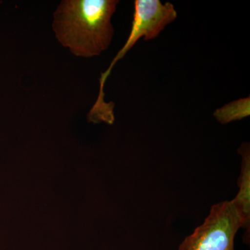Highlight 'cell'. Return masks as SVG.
<instances>
[{"label": "cell", "mask_w": 250, "mask_h": 250, "mask_svg": "<svg viewBox=\"0 0 250 250\" xmlns=\"http://www.w3.org/2000/svg\"><path fill=\"white\" fill-rule=\"evenodd\" d=\"M242 156L241 170L238 178L239 190L232 202L241 216L243 227L246 229L245 239L250 242V152L248 143H243L239 149Z\"/></svg>", "instance_id": "4"}, {"label": "cell", "mask_w": 250, "mask_h": 250, "mask_svg": "<svg viewBox=\"0 0 250 250\" xmlns=\"http://www.w3.org/2000/svg\"><path fill=\"white\" fill-rule=\"evenodd\" d=\"M129 35L121 50L113 58L106 71L100 78V90L98 99L88 113V119L95 123L113 124L115 121L114 104L104 101L105 82L111 74L116 62L125 57L126 52L139 39L152 40L159 36L167 24L175 21L177 12L170 2L162 3L160 0H136Z\"/></svg>", "instance_id": "2"}, {"label": "cell", "mask_w": 250, "mask_h": 250, "mask_svg": "<svg viewBox=\"0 0 250 250\" xmlns=\"http://www.w3.org/2000/svg\"><path fill=\"white\" fill-rule=\"evenodd\" d=\"M243 227L232 200L210 208L202 225L181 243L178 250H235V236Z\"/></svg>", "instance_id": "3"}, {"label": "cell", "mask_w": 250, "mask_h": 250, "mask_svg": "<svg viewBox=\"0 0 250 250\" xmlns=\"http://www.w3.org/2000/svg\"><path fill=\"white\" fill-rule=\"evenodd\" d=\"M118 0H65L54 13L52 28L59 42L77 57H96L109 47L111 18Z\"/></svg>", "instance_id": "1"}, {"label": "cell", "mask_w": 250, "mask_h": 250, "mask_svg": "<svg viewBox=\"0 0 250 250\" xmlns=\"http://www.w3.org/2000/svg\"><path fill=\"white\" fill-rule=\"evenodd\" d=\"M250 99H240L218 108L213 113L217 121L221 124H228L231 122L241 121L250 114Z\"/></svg>", "instance_id": "5"}]
</instances>
